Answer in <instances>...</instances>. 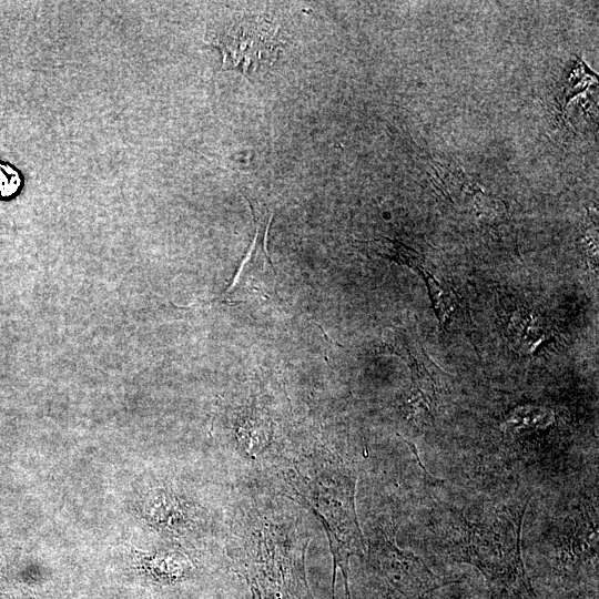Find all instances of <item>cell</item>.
<instances>
[{
    "instance_id": "4",
    "label": "cell",
    "mask_w": 599,
    "mask_h": 599,
    "mask_svg": "<svg viewBox=\"0 0 599 599\" xmlns=\"http://www.w3.org/2000/svg\"><path fill=\"white\" fill-rule=\"evenodd\" d=\"M277 27L263 17L235 18L209 32V41L223 57V69L247 78L270 68L281 45Z\"/></svg>"
},
{
    "instance_id": "5",
    "label": "cell",
    "mask_w": 599,
    "mask_h": 599,
    "mask_svg": "<svg viewBox=\"0 0 599 599\" xmlns=\"http://www.w3.org/2000/svg\"><path fill=\"white\" fill-rule=\"evenodd\" d=\"M377 575L387 599H426L454 580L433 572L418 557L386 542L376 552Z\"/></svg>"
},
{
    "instance_id": "1",
    "label": "cell",
    "mask_w": 599,
    "mask_h": 599,
    "mask_svg": "<svg viewBox=\"0 0 599 599\" xmlns=\"http://www.w3.org/2000/svg\"><path fill=\"white\" fill-rule=\"evenodd\" d=\"M528 500L448 511L446 552L453 560L477 568L497 599H538L521 555Z\"/></svg>"
},
{
    "instance_id": "6",
    "label": "cell",
    "mask_w": 599,
    "mask_h": 599,
    "mask_svg": "<svg viewBox=\"0 0 599 599\" xmlns=\"http://www.w3.org/2000/svg\"><path fill=\"white\" fill-rule=\"evenodd\" d=\"M251 211L254 216L256 230L254 241L242 261L235 277L233 278L231 285L226 288L225 293L219 297L217 301L230 302L237 293H240L246 287L247 277H250V271H256L258 268L265 267V264L273 266L270 261L266 251V238L267 232L273 219V214L268 216L264 214H258L254 209L251 207Z\"/></svg>"
},
{
    "instance_id": "2",
    "label": "cell",
    "mask_w": 599,
    "mask_h": 599,
    "mask_svg": "<svg viewBox=\"0 0 599 599\" xmlns=\"http://www.w3.org/2000/svg\"><path fill=\"white\" fill-rule=\"evenodd\" d=\"M284 480L294 497L306 504L324 526L333 558L332 599H335L338 569L344 579L345 599H351L349 559L363 558L366 552L355 507L354 470L335 458L308 456L294 460L284 470Z\"/></svg>"
},
{
    "instance_id": "7",
    "label": "cell",
    "mask_w": 599,
    "mask_h": 599,
    "mask_svg": "<svg viewBox=\"0 0 599 599\" xmlns=\"http://www.w3.org/2000/svg\"><path fill=\"white\" fill-rule=\"evenodd\" d=\"M376 254L395 261L399 264L409 266L410 268L422 273L424 270V256L413 247L395 240L386 237L373 240L365 243Z\"/></svg>"
},
{
    "instance_id": "9",
    "label": "cell",
    "mask_w": 599,
    "mask_h": 599,
    "mask_svg": "<svg viewBox=\"0 0 599 599\" xmlns=\"http://www.w3.org/2000/svg\"><path fill=\"white\" fill-rule=\"evenodd\" d=\"M21 185L19 173L7 164L0 163V196L13 195Z\"/></svg>"
},
{
    "instance_id": "3",
    "label": "cell",
    "mask_w": 599,
    "mask_h": 599,
    "mask_svg": "<svg viewBox=\"0 0 599 599\" xmlns=\"http://www.w3.org/2000/svg\"><path fill=\"white\" fill-rule=\"evenodd\" d=\"M306 539L283 537L272 528L245 541L235 558L254 599H314L305 573Z\"/></svg>"
},
{
    "instance_id": "8",
    "label": "cell",
    "mask_w": 599,
    "mask_h": 599,
    "mask_svg": "<svg viewBox=\"0 0 599 599\" xmlns=\"http://www.w3.org/2000/svg\"><path fill=\"white\" fill-rule=\"evenodd\" d=\"M420 274L425 278L436 317L444 325L455 309V292L445 288L429 272L423 271Z\"/></svg>"
}]
</instances>
